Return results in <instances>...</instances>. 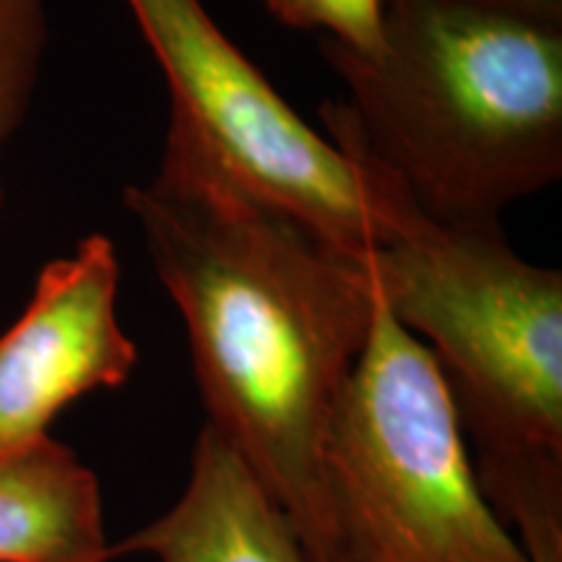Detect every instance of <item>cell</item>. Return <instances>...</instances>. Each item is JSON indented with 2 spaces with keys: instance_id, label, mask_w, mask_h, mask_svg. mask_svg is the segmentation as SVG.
Instances as JSON below:
<instances>
[{
  "instance_id": "cell-1",
  "label": "cell",
  "mask_w": 562,
  "mask_h": 562,
  "mask_svg": "<svg viewBox=\"0 0 562 562\" xmlns=\"http://www.w3.org/2000/svg\"><path fill=\"white\" fill-rule=\"evenodd\" d=\"M123 203L186 321L206 425L328 562L323 446L375 315L368 266L172 146Z\"/></svg>"
},
{
  "instance_id": "cell-2",
  "label": "cell",
  "mask_w": 562,
  "mask_h": 562,
  "mask_svg": "<svg viewBox=\"0 0 562 562\" xmlns=\"http://www.w3.org/2000/svg\"><path fill=\"white\" fill-rule=\"evenodd\" d=\"M334 102L368 157L427 220L501 227L562 178V30L461 0H385L381 47L321 40Z\"/></svg>"
},
{
  "instance_id": "cell-3",
  "label": "cell",
  "mask_w": 562,
  "mask_h": 562,
  "mask_svg": "<svg viewBox=\"0 0 562 562\" xmlns=\"http://www.w3.org/2000/svg\"><path fill=\"white\" fill-rule=\"evenodd\" d=\"M385 178L375 292L438 362L492 508L531 560L562 558V271L524 261L503 227L427 220Z\"/></svg>"
},
{
  "instance_id": "cell-4",
  "label": "cell",
  "mask_w": 562,
  "mask_h": 562,
  "mask_svg": "<svg viewBox=\"0 0 562 562\" xmlns=\"http://www.w3.org/2000/svg\"><path fill=\"white\" fill-rule=\"evenodd\" d=\"M328 562H531L476 482L438 362L378 294L323 446Z\"/></svg>"
},
{
  "instance_id": "cell-5",
  "label": "cell",
  "mask_w": 562,
  "mask_h": 562,
  "mask_svg": "<svg viewBox=\"0 0 562 562\" xmlns=\"http://www.w3.org/2000/svg\"><path fill=\"white\" fill-rule=\"evenodd\" d=\"M170 91L167 144L364 258L389 232V188L271 87L203 0H125Z\"/></svg>"
},
{
  "instance_id": "cell-6",
  "label": "cell",
  "mask_w": 562,
  "mask_h": 562,
  "mask_svg": "<svg viewBox=\"0 0 562 562\" xmlns=\"http://www.w3.org/2000/svg\"><path fill=\"white\" fill-rule=\"evenodd\" d=\"M121 263L104 235L47 263L24 313L0 334V453L47 438L53 419L100 389H117L138 349L117 318Z\"/></svg>"
},
{
  "instance_id": "cell-7",
  "label": "cell",
  "mask_w": 562,
  "mask_h": 562,
  "mask_svg": "<svg viewBox=\"0 0 562 562\" xmlns=\"http://www.w3.org/2000/svg\"><path fill=\"white\" fill-rule=\"evenodd\" d=\"M154 562H318L292 518L220 435L203 425L191 474L170 510L110 547V560Z\"/></svg>"
},
{
  "instance_id": "cell-8",
  "label": "cell",
  "mask_w": 562,
  "mask_h": 562,
  "mask_svg": "<svg viewBox=\"0 0 562 562\" xmlns=\"http://www.w3.org/2000/svg\"><path fill=\"white\" fill-rule=\"evenodd\" d=\"M102 492L50 435L0 453V562H110Z\"/></svg>"
},
{
  "instance_id": "cell-9",
  "label": "cell",
  "mask_w": 562,
  "mask_h": 562,
  "mask_svg": "<svg viewBox=\"0 0 562 562\" xmlns=\"http://www.w3.org/2000/svg\"><path fill=\"white\" fill-rule=\"evenodd\" d=\"M47 37L45 0H0V151L30 110Z\"/></svg>"
},
{
  "instance_id": "cell-10",
  "label": "cell",
  "mask_w": 562,
  "mask_h": 562,
  "mask_svg": "<svg viewBox=\"0 0 562 562\" xmlns=\"http://www.w3.org/2000/svg\"><path fill=\"white\" fill-rule=\"evenodd\" d=\"M290 30L318 32L351 53L375 55L383 34L385 0H261Z\"/></svg>"
},
{
  "instance_id": "cell-11",
  "label": "cell",
  "mask_w": 562,
  "mask_h": 562,
  "mask_svg": "<svg viewBox=\"0 0 562 562\" xmlns=\"http://www.w3.org/2000/svg\"><path fill=\"white\" fill-rule=\"evenodd\" d=\"M461 3L529 21L547 30H562V0H461Z\"/></svg>"
},
{
  "instance_id": "cell-12",
  "label": "cell",
  "mask_w": 562,
  "mask_h": 562,
  "mask_svg": "<svg viewBox=\"0 0 562 562\" xmlns=\"http://www.w3.org/2000/svg\"><path fill=\"white\" fill-rule=\"evenodd\" d=\"M542 562H562V560H542Z\"/></svg>"
}]
</instances>
